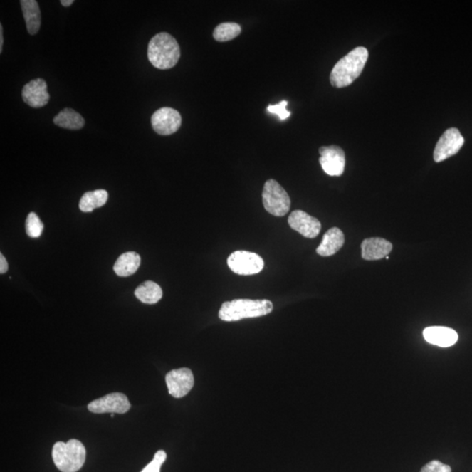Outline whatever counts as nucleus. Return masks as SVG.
<instances>
[{"label": "nucleus", "mask_w": 472, "mask_h": 472, "mask_svg": "<svg viewBox=\"0 0 472 472\" xmlns=\"http://www.w3.org/2000/svg\"><path fill=\"white\" fill-rule=\"evenodd\" d=\"M21 5L26 29L31 36H34L39 32L41 24L39 4L36 0H21Z\"/></svg>", "instance_id": "f3484780"}, {"label": "nucleus", "mask_w": 472, "mask_h": 472, "mask_svg": "<svg viewBox=\"0 0 472 472\" xmlns=\"http://www.w3.org/2000/svg\"><path fill=\"white\" fill-rule=\"evenodd\" d=\"M53 122L61 128L71 130H78L85 125V120L75 110L66 108L53 118Z\"/></svg>", "instance_id": "6ab92c4d"}, {"label": "nucleus", "mask_w": 472, "mask_h": 472, "mask_svg": "<svg viewBox=\"0 0 472 472\" xmlns=\"http://www.w3.org/2000/svg\"><path fill=\"white\" fill-rule=\"evenodd\" d=\"M141 258L136 252H127L118 257L114 271L119 276L126 278L135 273L140 266Z\"/></svg>", "instance_id": "a211bd4d"}, {"label": "nucleus", "mask_w": 472, "mask_h": 472, "mask_svg": "<svg viewBox=\"0 0 472 472\" xmlns=\"http://www.w3.org/2000/svg\"><path fill=\"white\" fill-rule=\"evenodd\" d=\"M135 295L144 304L154 305L162 298L163 290L156 283L147 281L137 288Z\"/></svg>", "instance_id": "aec40b11"}, {"label": "nucleus", "mask_w": 472, "mask_h": 472, "mask_svg": "<svg viewBox=\"0 0 472 472\" xmlns=\"http://www.w3.org/2000/svg\"><path fill=\"white\" fill-rule=\"evenodd\" d=\"M44 225L36 214L30 213L26 221V231L28 236L32 238H38L43 232Z\"/></svg>", "instance_id": "5701e85b"}, {"label": "nucleus", "mask_w": 472, "mask_h": 472, "mask_svg": "<svg viewBox=\"0 0 472 472\" xmlns=\"http://www.w3.org/2000/svg\"><path fill=\"white\" fill-rule=\"evenodd\" d=\"M241 28L236 23L226 22L218 25L214 31V40L221 42L232 41L240 36Z\"/></svg>", "instance_id": "4be33fe9"}, {"label": "nucleus", "mask_w": 472, "mask_h": 472, "mask_svg": "<svg viewBox=\"0 0 472 472\" xmlns=\"http://www.w3.org/2000/svg\"><path fill=\"white\" fill-rule=\"evenodd\" d=\"M167 460V453L164 451L156 452L152 461L145 466L141 472H160V468Z\"/></svg>", "instance_id": "b1692460"}, {"label": "nucleus", "mask_w": 472, "mask_h": 472, "mask_svg": "<svg viewBox=\"0 0 472 472\" xmlns=\"http://www.w3.org/2000/svg\"><path fill=\"white\" fill-rule=\"evenodd\" d=\"M345 243L344 234L340 229L332 228L325 234L317 253L321 256L335 255Z\"/></svg>", "instance_id": "dca6fc26"}, {"label": "nucleus", "mask_w": 472, "mask_h": 472, "mask_svg": "<svg viewBox=\"0 0 472 472\" xmlns=\"http://www.w3.org/2000/svg\"><path fill=\"white\" fill-rule=\"evenodd\" d=\"M287 105V101H282L278 105L268 106V111L272 114L278 115L280 120H285V119L290 116V111L286 110Z\"/></svg>", "instance_id": "393cba45"}, {"label": "nucleus", "mask_w": 472, "mask_h": 472, "mask_svg": "<svg viewBox=\"0 0 472 472\" xmlns=\"http://www.w3.org/2000/svg\"><path fill=\"white\" fill-rule=\"evenodd\" d=\"M166 382L169 394L174 398H182L194 386L193 372L189 368L172 370L167 374Z\"/></svg>", "instance_id": "1a4fd4ad"}, {"label": "nucleus", "mask_w": 472, "mask_h": 472, "mask_svg": "<svg viewBox=\"0 0 472 472\" xmlns=\"http://www.w3.org/2000/svg\"><path fill=\"white\" fill-rule=\"evenodd\" d=\"M421 472H451V468L447 464L437 461V460H433V461L426 464Z\"/></svg>", "instance_id": "a878e982"}, {"label": "nucleus", "mask_w": 472, "mask_h": 472, "mask_svg": "<svg viewBox=\"0 0 472 472\" xmlns=\"http://www.w3.org/2000/svg\"><path fill=\"white\" fill-rule=\"evenodd\" d=\"M108 199L109 194L105 190L99 189L94 192H88L80 199L79 207L83 212L90 213L94 209H98V207L105 206Z\"/></svg>", "instance_id": "412c9836"}, {"label": "nucleus", "mask_w": 472, "mask_h": 472, "mask_svg": "<svg viewBox=\"0 0 472 472\" xmlns=\"http://www.w3.org/2000/svg\"><path fill=\"white\" fill-rule=\"evenodd\" d=\"M464 144V138L459 130L451 128L445 130L440 137L434 152V159L439 163L454 156L460 151Z\"/></svg>", "instance_id": "6e6552de"}, {"label": "nucleus", "mask_w": 472, "mask_h": 472, "mask_svg": "<svg viewBox=\"0 0 472 472\" xmlns=\"http://www.w3.org/2000/svg\"><path fill=\"white\" fill-rule=\"evenodd\" d=\"M150 63L159 69H170L176 66L180 58L177 41L167 33H157L148 45Z\"/></svg>", "instance_id": "7ed1b4c3"}, {"label": "nucleus", "mask_w": 472, "mask_h": 472, "mask_svg": "<svg viewBox=\"0 0 472 472\" xmlns=\"http://www.w3.org/2000/svg\"><path fill=\"white\" fill-rule=\"evenodd\" d=\"M128 397L122 393H111L97 399L88 405V409L94 414H125L130 409Z\"/></svg>", "instance_id": "0eeeda50"}, {"label": "nucleus", "mask_w": 472, "mask_h": 472, "mask_svg": "<svg viewBox=\"0 0 472 472\" xmlns=\"http://www.w3.org/2000/svg\"><path fill=\"white\" fill-rule=\"evenodd\" d=\"M111 417H113L115 416V414H110Z\"/></svg>", "instance_id": "7c9ffc66"}, {"label": "nucleus", "mask_w": 472, "mask_h": 472, "mask_svg": "<svg viewBox=\"0 0 472 472\" xmlns=\"http://www.w3.org/2000/svg\"><path fill=\"white\" fill-rule=\"evenodd\" d=\"M9 271V263L2 254H0V273L5 274Z\"/></svg>", "instance_id": "bb28decb"}, {"label": "nucleus", "mask_w": 472, "mask_h": 472, "mask_svg": "<svg viewBox=\"0 0 472 472\" xmlns=\"http://www.w3.org/2000/svg\"><path fill=\"white\" fill-rule=\"evenodd\" d=\"M386 259H387V260H389V256H386Z\"/></svg>", "instance_id": "c756f323"}, {"label": "nucleus", "mask_w": 472, "mask_h": 472, "mask_svg": "<svg viewBox=\"0 0 472 472\" xmlns=\"http://www.w3.org/2000/svg\"><path fill=\"white\" fill-rule=\"evenodd\" d=\"M73 3H74V0H61V4L64 7L70 6Z\"/></svg>", "instance_id": "c85d7f7f"}, {"label": "nucleus", "mask_w": 472, "mask_h": 472, "mask_svg": "<svg viewBox=\"0 0 472 472\" xmlns=\"http://www.w3.org/2000/svg\"><path fill=\"white\" fill-rule=\"evenodd\" d=\"M3 44H4L3 26L1 25L0 26V53H2Z\"/></svg>", "instance_id": "cd10ccee"}, {"label": "nucleus", "mask_w": 472, "mask_h": 472, "mask_svg": "<svg viewBox=\"0 0 472 472\" xmlns=\"http://www.w3.org/2000/svg\"><path fill=\"white\" fill-rule=\"evenodd\" d=\"M288 222L295 231L310 239L317 237L321 231L320 221L302 210H295L291 213Z\"/></svg>", "instance_id": "f8f14e48"}, {"label": "nucleus", "mask_w": 472, "mask_h": 472, "mask_svg": "<svg viewBox=\"0 0 472 472\" xmlns=\"http://www.w3.org/2000/svg\"><path fill=\"white\" fill-rule=\"evenodd\" d=\"M393 245L382 238H368L362 244V258L375 261L384 258L392 251Z\"/></svg>", "instance_id": "2eb2a0df"}, {"label": "nucleus", "mask_w": 472, "mask_h": 472, "mask_svg": "<svg viewBox=\"0 0 472 472\" xmlns=\"http://www.w3.org/2000/svg\"><path fill=\"white\" fill-rule=\"evenodd\" d=\"M52 458L61 472H76L82 469L86 460V449L79 440L57 442L53 445Z\"/></svg>", "instance_id": "20e7f679"}, {"label": "nucleus", "mask_w": 472, "mask_h": 472, "mask_svg": "<svg viewBox=\"0 0 472 472\" xmlns=\"http://www.w3.org/2000/svg\"><path fill=\"white\" fill-rule=\"evenodd\" d=\"M424 337L429 344L440 347H450L458 340V335L455 330L444 326H431L424 329Z\"/></svg>", "instance_id": "4468645a"}, {"label": "nucleus", "mask_w": 472, "mask_h": 472, "mask_svg": "<svg viewBox=\"0 0 472 472\" xmlns=\"http://www.w3.org/2000/svg\"><path fill=\"white\" fill-rule=\"evenodd\" d=\"M228 266L236 274L251 276L263 271L264 262L256 253L238 251L229 256Z\"/></svg>", "instance_id": "423d86ee"}, {"label": "nucleus", "mask_w": 472, "mask_h": 472, "mask_svg": "<svg viewBox=\"0 0 472 472\" xmlns=\"http://www.w3.org/2000/svg\"><path fill=\"white\" fill-rule=\"evenodd\" d=\"M22 98L26 105L34 109L47 105L50 99L47 83L43 79L31 80L23 88Z\"/></svg>", "instance_id": "ddd939ff"}, {"label": "nucleus", "mask_w": 472, "mask_h": 472, "mask_svg": "<svg viewBox=\"0 0 472 472\" xmlns=\"http://www.w3.org/2000/svg\"><path fill=\"white\" fill-rule=\"evenodd\" d=\"M272 310L273 304L267 299H235L221 305L219 318L226 322L239 321L244 318L266 316Z\"/></svg>", "instance_id": "f03ea898"}, {"label": "nucleus", "mask_w": 472, "mask_h": 472, "mask_svg": "<svg viewBox=\"0 0 472 472\" xmlns=\"http://www.w3.org/2000/svg\"><path fill=\"white\" fill-rule=\"evenodd\" d=\"M368 59L366 48L358 47L352 50L333 67L330 80L337 89L351 85L363 71Z\"/></svg>", "instance_id": "f257e3e1"}, {"label": "nucleus", "mask_w": 472, "mask_h": 472, "mask_svg": "<svg viewBox=\"0 0 472 472\" xmlns=\"http://www.w3.org/2000/svg\"><path fill=\"white\" fill-rule=\"evenodd\" d=\"M320 163L325 174L330 176H341L345 166V155L343 149L337 145L323 147L320 149Z\"/></svg>", "instance_id": "9b49d317"}, {"label": "nucleus", "mask_w": 472, "mask_h": 472, "mask_svg": "<svg viewBox=\"0 0 472 472\" xmlns=\"http://www.w3.org/2000/svg\"><path fill=\"white\" fill-rule=\"evenodd\" d=\"M182 116L179 111L164 107L157 110L152 117L153 130L162 136L172 135L182 126Z\"/></svg>", "instance_id": "9d476101"}, {"label": "nucleus", "mask_w": 472, "mask_h": 472, "mask_svg": "<svg viewBox=\"0 0 472 472\" xmlns=\"http://www.w3.org/2000/svg\"><path fill=\"white\" fill-rule=\"evenodd\" d=\"M263 203L268 213L274 216H285L290 209V198L278 182L268 179L264 184Z\"/></svg>", "instance_id": "39448f33"}]
</instances>
